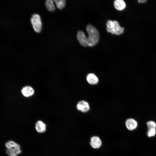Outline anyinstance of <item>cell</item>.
Segmentation results:
<instances>
[{"instance_id": "cell-12", "label": "cell", "mask_w": 156, "mask_h": 156, "mask_svg": "<svg viewBox=\"0 0 156 156\" xmlns=\"http://www.w3.org/2000/svg\"><path fill=\"white\" fill-rule=\"evenodd\" d=\"M46 6L47 9L49 11H53L55 10L54 4V1L47 0L45 2Z\"/></svg>"}, {"instance_id": "cell-4", "label": "cell", "mask_w": 156, "mask_h": 156, "mask_svg": "<svg viewBox=\"0 0 156 156\" xmlns=\"http://www.w3.org/2000/svg\"><path fill=\"white\" fill-rule=\"evenodd\" d=\"M31 22L34 30L37 32H40L42 27V23L40 16L37 14H33L31 19Z\"/></svg>"}, {"instance_id": "cell-5", "label": "cell", "mask_w": 156, "mask_h": 156, "mask_svg": "<svg viewBox=\"0 0 156 156\" xmlns=\"http://www.w3.org/2000/svg\"><path fill=\"white\" fill-rule=\"evenodd\" d=\"M77 109L83 113L88 112L90 109V107L88 103L84 100L79 101L76 105Z\"/></svg>"}, {"instance_id": "cell-13", "label": "cell", "mask_w": 156, "mask_h": 156, "mask_svg": "<svg viewBox=\"0 0 156 156\" xmlns=\"http://www.w3.org/2000/svg\"><path fill=\"white\" fill-rule=\"evenodd\" d=\"M55 1L58 8L59 9L63 8L65 6L66 1L64 0H55Z\"/></svg>"}, {"instance_id": "cell-15", "label": "cell", "mask_w": 156, "mask_h": 156, "mask_svg": "<svg viewBox=\"0 0 156 156\" xmlns=\"http://www.w3.org/2000/svg\"><path fill=\"white\" fill-rule=\"evenodd\" d=\"M156 133V129H151L148 130L147 135L149 137L154 136Z\"/></svg>"}, {"instance_id": "cell-8", "label": "cell", "mask_w": 156, "mask_h": 156, "mask_svg": "<svg viewBox=\"0 0 156 156\" xmlns=\"http://www.w3.org/2000/svg\"><path fill=\"white\" fill-rule=\"evenodd\" d=\"M35 128L38 133H43L47 130V125L42 121L39 120L37 121L35 124Z\"/></svg>"}, {"instance_id": "cell-2", "label": "cell", "mask_w": 156, "mask_h": 156, "mask_svg": "<svg viewBox=\"0 0 156 156\" xmlns=\"http://www.w3.org/2000/svg\"><path fill=\"white\" fill-rule=\"evenodd\" d=\"M6 152L9 156H17L22 152L20 145L15 142L10 140L6 142Z\"/></svg>"}, {"instance_id": "cell-3", "label": "cell", "mask_w": 156, "mask_h": 156, "mask_svg": "<svg viewBox=\"0 0 156 156\" xmlns=\"http://www.w3.org/2000/svg\"><path fill=\"white\" fill-rule=\"evenodd\" d=\"M106 29L107 31L113 34L120 35L124 31V28L121 27L119 23L116 21L108 20L106 23Z\"/></svg>"}, {"instance_id": "cell-14", "label": "cell", "mask_w": 156, "mask_h": 156, "mask_svg": "<svg viewBox=\"0 0 156 156\" xmlns=\"http://www.w3.org/2000/svg\"><path fill=\"white\" fill-rule=\"evenodd\" d=\"M148 130L151 129H156V124L154 121H149L147 122Z\"/></svg>"}, {"instance_id": "cell-16", "label": "cell", "mask_w": 156, "mask_h": 156, "mask_svg": "<svg viewBox=\"0 0 156 156\" xmlns=\"http://www.w3.org/2000/svg\"><path fill=\"white\" fill-rule=\"evenodd\" d=\"M147 1L146 0H139L138 1V2L139 3H144Z\"/></svg>"}, {"instance_id": "cell-9", "label": "cell", "mask_w": 156, "mask_h": 156, "mask_svg": "<svg viewBox=\"0 0 156 156\" xmlns=\"http://www.w3.org/2000/svg\"><path fill=\"white\" fill-rule=\"evenodd\" d=\"M125 125L128 129L132 131L135 129L138 126L137 122L134 119L129 118L127 119L125 122Z\"/></svg>"}, {"instance_id": "cell-6", "label": "cell", "mask_w": 156, "mask_h": 156, "mask_svg": "<svg viewBox=\"0 0 156 156\" xmlns=\"http://www.w3.org/2000/svg\"><path fill=\"white\" fill-rule=\"evenodd\" d=\"M102 144V142L100 138L98 136H93L90 139V144L94 149L100 148Z\"/></svg>"}, {"instance_id": "cell-11", "label": "cell", "mask_w": 156, "mask_h": 156, "mask_svg": "<svg viewBox=\"0 0 156 156\" xmlns=\"http://www.w3.org/2000/svg\"><path fill=\"white\" fill-rule=\"evenodd\" d=\"M114 6L116 10L121 11L125 8L126 4L123 0H116L114 1Z\"/></svg>"}, {"instance_id": "cell-7", "label": "cell", "mask_w": 156, "mask_h": 156, "mask_svg": "<svg viewBox=\"0 0 156 156\" xmlns=\"http://www.w3.org/2000/svg\"><path fill=\"white\" fill-rule=\"evenodd\" d=\"M21 92L24 96L29 97L33 95L34 93V90L32 87L26 86L22 88Z\"/></svg>"}, {"instance_id": "cell-10", "label": "cell", "mask_w": 156, "mask_h": 156, "mask_svg": "<svg viewBox=\"0 0 156 156\" xmlns=\"http://www.w3.org/2000/svg\"><path fill=\"white\" fill-rule=\"evenodd\" d=\"M86 80L89 84L92 85L96 84L99 82L98 77L93 73H90L88 74L86 77Z\"/></svg>"}, {"instance_id": "cell-1", "label": "cell", "mask_w": 156, "mask_h": 156, "mask_svg": "<svg viewBox=\"0 0 156 156\" xmlns=\"http://www.w3.org/2000/svg\"><path fill=\"white\" fill-rule=\"evenodd\" d=\"M88 36L86 37L82 31H78L77 38L80 43L84 47H92L95 45L99 42V35L97 29L92 25L89 24L86 28Z\"/></svg>"}]
</instances>
